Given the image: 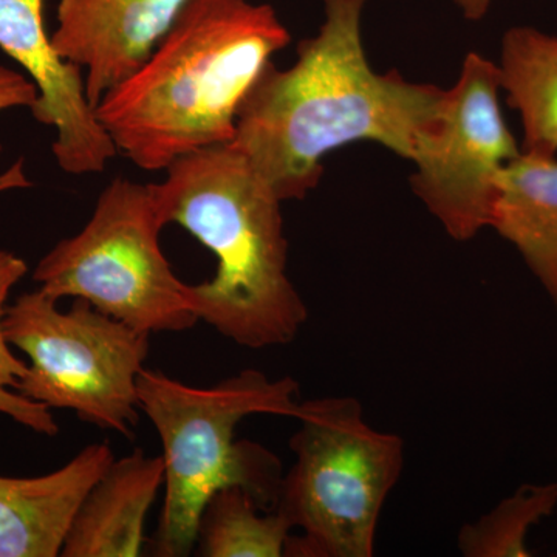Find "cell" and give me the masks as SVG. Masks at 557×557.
Segmentation results:
<instances>
[{"label": "cell", "mask_w": 557, "mask_h": 557, "mask_svg": "<svg viewBox=\"0 0 557 557\" xmlns=\"http://www.w3.org/2000/svg\"><path fill=\"white\" fill-rule=\"evenodd\" d=\"M368 0H324L318 35L298 60L263 69L237 113L233 143L282 201L302 200L341 146L375 141L413 160L437 131L446 90L370 67L361 21Z\"/></svg>", "instance_id": "6da1fadb"}, {"label": "cell", "mask_w": 557, "mask_h": 557, "mask_svg": "<svg viewBox=\"0 0 557 557\" xmlns=\"http://www.w3.org/2000/svg\"><path fill=\"white\" fill-rule=\"evenodd\" d=\"M289 42L269 3L189 0L149 57L102 95L95 116L135 166L166 171L233 141L242 102Z\"/></svg>", "instance_id": "7a4b0ae2"}, {"label": "cell", "mask_w": 557, "mask_h": 557, "mask_svg": "<svg viewBox=\"0 0 557 557\" xmlns=\"http://www.w3.org/2000/svg\"><path fill=\"white\" fill-rule=\"evenodd\" d=\"M164 172L150 183L164 225L182 226L218 258L215 276L186 289L199 321L242 347L295 341L309 310L288 276L284 201L233 141Z\"/></svg>", "instance_id": "3957f363"}, {"label": "cell", "mask_w": 557, "mask_h": 557, "mask_svg": "<svg viewBox=\"0 0 557 557\" xmlns=\"http://www.w3.org/2000/svg\"><path fill=\"white\" fill-rule=\"evenodd\" d=\"M137 392L139 410L163 446L164 500L152 539L153 556H189L196 549L201 511L222 487L244 486L260 508H276L284 479L281 461L258 443L237 442L236 429L251 416L295 418L298 381L270 380L248 369L201 388L143 369Z\"/></svg>", "instance_id": "277c9868"}, {"label": "cell", "mask_w": 557, "mask_h": 557, "mask_svg": "<svg viewBox=\"0 0 557 557\" xmlns=\"http://www.w3.org/2000/svg\"><path fill=\"white\" fill-rule=\"evenodd\" d=\"M295 418V463L274 508L300 531L285 556L372 557L381 511L405 463L403 438L370 426L351 397L299 403Z\"/></svg>", "instance_id": "5b68a950"}, {"label": "cell", "mask_w": 557, "mask_h": 557, "mask_svg": "<svg viewBox=\"0 0 557 557\" xmlns=\"http://www.w3.org/2000/svg\"><path fill=\"white\" fill-rule=\"evenodd\" d=\"M163 220L152 185L116 177L89 222L39 260L33 278L54 299H84L101 313L152 333L186 332L199 322L160 245Z\"/></svg>", "instance_id": "8992f818"}, {"label": "cell", "mask_w": 557, "mask_h": 557, "mask_svg": "<svg viewBox=\"0 0 557 557\" xmlns=\"http://www.w3.org/2000/svg\"><path fill=\"white\" fill-rule=\"evenodd\" d=\"M58 302L38 288L7 307V339L30 359L16 391L47 408L73 410L87 423L134 437L137 381L149 357L150 333L84 299H75L67 311Z\"/></svg>", "instance_id": "52a82bcc"}, {"label": "cell", "mask_w": 557, "mask_h": 557, "mask_svg": "<svg viewBox=\"0 0 557 557\" xmlns=\"http://www.w3.org/2000/svg\"><path fill=\"white\" fill-rule=\"evenodd\" d=\"M500 90L497 65L468 53L446 90L437 131L412 160L413 193L454 240L474 239L490 226L498 177L522 152L505 123Z\"/></svg>", "instance_id": "ba28073f"}, {"label": "cell", "mask_w": 557, "mask_h": 557, "mask_svg": "<svg viewBox=\"0 0 557 557\" xmlns=\"http://www.w3.org/2000/svg\"><path fill=\"white\" fill-rule=\"evenodd\" d=\"M46 0H0V50L38 87L33 119L57 132L51 152L70 175L100 174L115 145L87 100L83 70L62 60L44 22Z\"/></svg>", "instance_id": "9c48e42d"}, {"label": "cell", "mask_w": 557, "mask_h": 557, "mask_svg": "<svg viewBox=\"0 0 557 557\" xmlns=\"http://www.w3.org/2000/svg\"><path fill=\"white\" fill-rule=\"evenodd\" d=\"M188 2L60 0L51 46L83 70L87 100L95 108L149 57Z\"/></svg>", "instance_id": "30bf717a"}, {"label": "cell", "mask_w": 557, "mask_h": 557, "mask_svg": "<svg viewBox=\"0 0 557 557\" xmlns=\"http://www.w3.org/2000/svg\"><path fill=\"white\" fill-rule=\"evenodd\" d=\"M115 460L108 443L39 478L0 475V557H57L81 502Z\"/></svg>", "instance_id": "8fae6325"}, {"label": "cell", "mask_w": 557, "mask_h": 557, "mask_svg": "<svg viewBox=\"0 0 557 557\" xmlns=\"http://www.w3.org/2000/svg\"><path fill=\"white\" fill-rule=\"evenodd\" d=\"M163 485V457L135 449L113 460L81 502L61 556H139L146 542V519Z\"/></svg>", "instance_id": "7c38bea8"}, {"label": "cell", "mask_w": 557, "mask_h": 557, "mask_svg": "<svg viewBox=\"0 0 557 557\" xmlns=\"http://www.w3.org/2000/svg\"><path fill=\"white\" fill-rule=\"evenodd\" d=\"M491 228L515 245L557 313V160L520 152L498 177Z\"/></svg>", "instance_id": "4fadbf2b"}, {"label": "cell", "mask_w": 557, "mask_h": 557, "mask_svg": "<svg viewBox=\"0 0 557 557\" xmlns=\"http://www.w3.org/2000/svg\"><path fill=\"white\" fill-rule=\"evenodd\" d=\"M500 87L518 110L522 152L557 153V36L533 27H512L502 39Z\"/></svg>", "instance_id": "5bb4252c"}, {"label": "cell", "mask_w": 557, "mask_h": 557, "mask_svg": "<svg viewBox=\"0 0 557 557\" xmlns=\"http://www.w3.org/2000/svg\"><path fill=\"white\" fill-rule=\"evenodd\" d=\"M292 531L276 509L265 511L244 486L231 485L205 505L196 548L205 557H281Z\"/></svg>", "instance_id": "9a60e30c"}, {"label": "cell", "mask_w": 557, "mask_h": 557, "mask_svg": "<svg viewBox=\"0 0 557 557\" xmlns=\"http://www.w3.org/2000/svg\"><path fill=\"white\" fill-rule=\"evenodd\" d=\"M557 507V482L523 485L493 511L461 528L458 549L467 557H527L528 531Z\"/></svg>", "instance_id": "2e32d148"}, {"label": "cell", "mask_w": 557, "mask_h": 557, "mask_svg": "<svg viewBox=\"0 0 557 557\" xmlns=\"http://www.w3.org/2000/svg\"><path fill=\"white\" fill-rule=\"evenodd\" d=\"M27 273L28 265L24 259L5 249L0 251V413L38 434L57 437L60 426L51 416L50 408L32 401L16 391L20 381L27 375L28 364L11 351L3 330L11 289Z\"/></svg>", "instance_id": "e0dca14e"}, {"label": "cell", "mask_w": 557, "mask_h": 557, "mask_svg": "<svg viewBox=\"0 0 557 557\" xmlns=\"http://www.w3.org/2000/svg\"><path fill=\"white\" fill-rule=\"evenodd\" d=\"M39 91L35 83L17 70L0 65V112L9 109H32L38 101ZM2 156V145H0ZM32 183L25 177L24 164L16 163L9 172L0 175V190L10 188H28Z\"/></svg>", "instance_id": "ac0fdd59"}, {"label": "cell", "mask_w": 557, "mask_h": 557, "mask_svg": "<svg viewBox=\"0 0 557 557\" xmlns=\"http://www.w3.org/2000/svg\"><path fill=\"white\" fill-rule=\"evenodd\" d=\"M463 16L469 21H480L486 16L493 0H454Z\"/></svg>", "instance_id": "d6986e66"}]
</instances>
